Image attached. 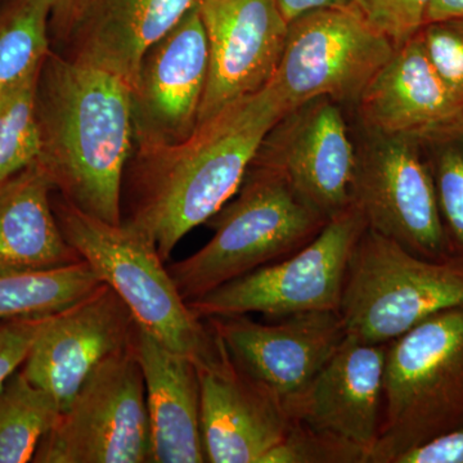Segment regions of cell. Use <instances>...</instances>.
<instances>
[{"mask_svg": "<svg viewBox=\"0 0 463 463\" xmlns=\"http://www.w3.org/2000/svg\"><path fill=\"white\" fill-rule=\"evenodd\" d=\"M52 316L0 321V386L20 370Z\"/></svg>", "mask_w": 463, "mask_h": 463, "instance_id": "cell-30", "label": "cell"}, {"mask_svg": "<svg viewBox=\"0 0 463 463\" xmlns=\"http://www.w3.org/2000/svg\"><path fill=\"white\" fill-rule=\"evenodd\" d=\"M365 228L364 213L353 203L295 254L187 304L203 319L251 313L279 319L307 312H339L347 264Z\"/></svg>", "mask_w": 463, "mask_h": 463, "instance_id": "cell-7", "label": "cell"}, {"mask_svg": "<svg viewBox=\"0 0 463 463\" xmlns=\"http://www.w3.org/2000/svg\"><path fill=\"white\" fill-rule=\"evenodd\" d=\"M53 209L67 242L127 304L139 327L196 365L218 355L221 340L183 298L146 232L128 221H100L63 199Z\"/></svg>", "mask_w": 463, "mask_h": 463, "instance_id": "cell-4", "label": "cell"}, {"mask_svg": "<svg viewBox=\"0 0 463 463\" xmlns=\"http://www.w3.org/2000/svg\"><path fill=\"white\" fill-rule=\"evenodd\" d=\"M51 33L63 43L71 39L93 0H51Z\"/></svg>", "mask_w": 463, "mask_h": 463, "instance_id": "cell-32", "label": "cell"}, {"mask_svg": "<svg viewBox=\"0 0 463 463\" xmlns=\"http://www.w3.org/2000/svg\"><path fill=\"white\" fill-rule=\"evenodd\" d=\"M264 325L248 316L206 318L243 373L283 402L300 392L346 337L337 312H307Z\"/></svg>", "mask_w": 463, "mask_h": 463, "instance_id": "cell-15", "label": "cell"}, {"mask_svg": "<svg viewBox=\"0 0 463 463\" xmlns=\"http://www.w3.org/2000/svg\"><path fill=\"white\" fill-rule=\"evenodd\" d=\"M44 167L62 199L120 224L134 138L130 88L120 78L51 51L36 90Z\"/></svg>", "mask_w": 463, "mask_h": 463, "instance_id": "cell-2", "label": "cell"}, {"mask_svg": "<svg viewBox=\"0 0 463 463\" xmlns=\"http://www.w3.org/2000/svg\"><path fill=\"white\" fill-rule=\"evenodd\" d=\"M197 5L209 43L200 124L270 83L288 24L277 0H199Z\"/></svg>", "mask_w": 463, "mask_h": 463, "instance_id": "cell-13", "label": "cell"}, {"mask_svg": "<svg viewBox=\"0 0 463 463\" xmlns=\"http://www.w3.org/2000/svg\"><path fill=\"white\" fill-rule=\"evenodd\" d=\"M136 328L129 307L102 282L87 297L52 316L20 371L65 411L105 359L130 346Z\"/></svg>", "mask_w": 463, "mask_h": 463, "instance_id": "cell-14", "label": "cell"}, {"mask_svg": "<svg viewBox=\"0 0 463 463\" xmlns=\"http://www.w3.org/2000/svg\"><path fill=\"white\" fill-rule=\"evenodd\" d=\"M392 463H463V428L439 435Z\"/></svg>", "mask_w": 463, "mask_h": 463, "instance_id": "cell-31", "label": "cell"}, {"mask_svg": "<svg viewBox=\"0 0 463 463\" xmlns=\"http://www.w3.org/2000/svg\"><path fill=\"white\" fill-rule=\"evenodd\" d=\"M41 71L0 96V183L32 165L41 155L36 111Z\"/></svg>", "mask_w": 463, "mask_h": 463, "instance_id": "cell-25", "label": "cell"}, {"mask_svg": "<svg viewBox=\"0 0 463 463\" xmlns=\"http://www.w3.org/2000/svg\"><path fill=\"white\" fill-rule=\"evenodd\" d=\"M260 463H370V456L352 441L294 421Z\"/></svg>", "mask_w": 463, "mask_h": 463, "instance_id": "cell-27", "label": "cell"}, {"mask_svg": "<svg viewBox=\"0 0 463 463\" xmlns=\"http://www.w3.org/2000/svg\"><path fill=\"white\" fill-rule=\"evenodd\" d=\"M196 367L206 461L260 463L294 423L282 402L243 373L223 343L215 358Z\"/></svg>", "mask_w": 463, "mask_h": 463, "instance_id": "cell-17", "label": "cell"}, {"mask_svg": "<svg viewBox=\"0 0 463 463\" xmlns=\"http://www.w3.org/2000/svg\"><path fill=\"white\" fill-rule=\"evenodd\" d=\"M286 112L269 83L197 125L184 141L136 149L128 222L154 240L164 261L239 192L265 136Z\"/></svg>", "mask_w": 463, "mask_h": 463, "instance_id": "cell-1", "label": "cell"}, {"mask_svg": "<svg viewBox=\"0 0 463 463\" xmlns=\"http://www.w3.org/2000/svg\"><path fill=\"white\" fill-rule=\"evenodd\" d=\"M386 350L388 344L346 335L318 373L283 402L289 419L352 441L371 457L383 417Z\"/></svg>", "mask_w": 463, "mask_h": 463, "instance_id": "cell-16", "label": "cell"}, {"mask_svg": "<svg viewBox=\"0 0 463 463\" xmlns=\"http://www.w3.org/2000/svg\"><path fill=\"white\" fill-rule=\"evenodd\" d=\"M277 3L286 23L289 24L310 12L350 7L355 5V0H277Z\"/></svg>", "mask_w": 463, "mask_h": 463, "instance_id": "cell-33", "label": "cell"}, {"mask_svg": "<svg viewBox=\"0 0 463 463\" xmlns=\"http://www.w3.org/2000/svg\"><path fill=\"white\" fill-rule=\"evenodd\" d=\"M394 51L355 5L310 12L288 24L270 84L288 111L319 97L355 109Z\"/></svg>", "mask_w": 463, "mask_h": 463, "instance_id": "cell-8", "label": "cell"}, {"mask_svg": "<svg viewBox=\"0 0 463 463\" xmlns=\"http://www.w3.org/2000/svg\"><path fill=\"white\" fill-rule=\"evenodd\" d=\"M419 35L439 74L463 108V18L426 24Z\"/></svg>", "mask_w": 463, "mask_h": 463, "instance_id": "cell-28", "label": "cell"}, {"mask_svg": "<svg viewBox=\"0 0 463 463\" xmlns=\"http://www.w3.org/2000/svg\"><path fill=\"white\" fill-rule=\"evenodd\" d=\"M199 0H93L72 33L71 58L111 72L132 88L146 52Z\"/></svg>", "mask_w": 463, "mask_h": 463, "instance_id": "cell-20", "label": "cell"}, {"mask_svg": "<svg viewBox=\"0 0 463 463\" xmlns=\"http://www.w3.org/2000/svg\"><path fill=\"white\" fill-rule=\"evenodd\" d=\"M52 191L38 161L0 183V273L42 272L83 260L61 231Z\"/></svg>", "mask_w": 463, "mask_h": 463, "instance_id": "cell-21", "label": "cell"}, {"mask_svg": "<svg viewBox=\"0 0 463 463\" xmlns=\"http://www.w3.org/2000/svg\"><path fill=\"white\" fill-rule=\"evenodd\" d=\"M344 109L319 97L289 109L265 136L251 164L281 174L328 218L353 203L358 142Z\"/></svg>", "mask_w": 463, "mask_h": 463, "instance_id": "cell-11", "label": "cell"}, {"mask_svg": "<svg viewBox=\"0 0 463 463\" xmlns=\"http://www.w3.org/2000/svg\"><path fill=\"white\" fill-rule=\"evenodd\" d=\"M130 350L146 386L151 457L155 463L206 461L201 431L199 371L137 325Z\"/></svg>", "mask_w": 463, "mask_h": 463, "instance_id": "cell-19", "label": "cell"}, {"mask_svg": "<svg viewBox=\"0 0 463 463\" xmlns=\"http://www.w3.org/2000/svg\"><path fill=\"white\" fill-rule=\"evenodd\" d=\"M432 0H355L356 8L395 48L412 39L425 25Z\"/></svg>", "mask_w": 463, "mask_h": 463, "instance_id": "cell-29", "label": "cell"}, {"mask_svg": "<svg viewBox=\"0 0 463 463\" xmlns=\"http://www.w3.org/2000/svg\"><path fill=\"white\" fill-rule=\"evenodd\" d=\"M151 457L146 386L130 346L84 381L42 438L35 463H145Z\"/></svg>", "mask_w": 463, "mask_h": 463, "instance_id": "cell-9", "label": "cell"}, {"mask_svg": "<svg viewBox=\"0 0 463 463\" xmlns=\"http://www.w3.org/2000/svg\"><path fill=\"white\" fill-rule=\"evenodd\" d=\"M463 18V0H432L426 12V24Z\"/></svg>", "mask_w": 463, "mask_h": 463, "instance_id": "cell-34", "label": "cell"}, {"mask_svg": "<svg viewBox=\"0 0 463 463\" xmlns=\"http://www.w3.org/2000/svg\"><path fill=\"white\" fill-rule=\"evenodd\" d=\"M453 307H463V259L419 257L365 228L347 264L337 312L346 335L389 344Z\"/></svg>", "mask_w": 463, "mask_h": 463, "instance_id": "cell-6", "label": "cell"}, {"mask_svg": "<svg viewBox=\"0 0 463 463\" xmlns=\"http://www.w3.org/2000/svg\"><path fill=\"white\" fill-rule=\"evenodd\" d=\"M353 203L367 227L430 260L452 258L422 139L362 129Z\"/></svg>", "mask_w": 463, "mask_h": 463, "instance_id": "cell-10", "label": "cell"}, {"mask_svg": "<svg viewBox=\"0 0 463 463\" xmlns=\"http://www.w3.org/2000/svg\"><path fill=\"white\" fill-rule=\"evenodd\" d=\"M461 428L463 307H453L388 344L383 417L370 463H392Z\"/></svg>", "mask_w": 463, "mask_h": 463, "instance_id": "cell-5", "label": "cell"}, {"mask_svg": "<svg viewBox=\"0 0 463 463\" xmlns=\"http://www.w3.org/2000/svg\"><path fill=\"white\" fill-rule=\"evenodd\" d=\"M330 219L281 174L251 165L239 192L207 222L214 236L167 270L183 298L194 300L295 254Z\"/></svg>", "mask_w": 463, "mask_h": 463, "instance_id": "cell-3", "label": "cell"}, {"mask_svg": "<svg viewBox=\"0 0 463 463\" xmlns=\"http://www.w3.org/2000/svg\"><path fill=\"white\" fill-rule=\"evenodd\" d=\"M51 0H14L0 16V96L41 71L51 53Z\"/></svg>", "mask_w": 463, "mask_h": 463, "instance_id": "cell-24", "label": "cell"}, {"mask_svg": "<svg viewBox=\"0 0 463 463\" xmlns=\"http://www.w3.org/2000/svg\"><path fill=\"white\" fill-rule=\"evenodd\" d=\"M50 392L17 373L0 386V463L33 462L42 438L60 417Z\"/></svg>", "mask_w": 463, "mask_h": 463, "instance_id": "cell-23", "label": "cell"}, {"mask_svg": "<svg viewBox=\"0 0 463 463\" xmlns=\"http://www.w3.org/2000/svg\"><path fill=\"white\" fill-rule=\"evenodd\" d=\"M453 257L463 259V124L422 139Z\"/></svg>", "mask_w": 463, "mask_h": 463, "instance_id": "cell-26", "label": "cell"}, {"mask_svg": "<svg viewBox=\"0 0 463 463\" xmlns=\"http://www.w3.org/2000/svg\"><path fill=\"white\" fill-rule=\"evenodd\" d=\"M100 283L84 260L42 272L0 273V321L56 315Z\"/></svg>", "mask_w": 463, "mask_h": 463, "instance_id": "cell-22", "label": "cell"}, {"mask_svg": "<svg viewBox=\"0 0 463 463\" xmlns=\"http://www.w3.org/2000/svg\"><path fill=\"white\" fill-rule=\"evenodd\" d=\"M209 72V43L199 5L155 43L130 88L134 145H175L199 125Z\"/></svg>", "mask_w": 463, "mask_h": 463, "instance_id": "cell-12", "label": "cell"}, {"mask_svg": "<svg viewBox=\"0 0 463 463\" xmlns=\"http://www.w3.org/2000/svg\"><path fill=\"white\" fill-rule=\"evenodd\" d=\"M362 129L426 138L463 124V108L419 33L395 48L356 103Z\"/></svg>", "mask_w": 463, "mask_h": 463, "instance_id": "cell-18", "label": "cell"}]
</instances>
